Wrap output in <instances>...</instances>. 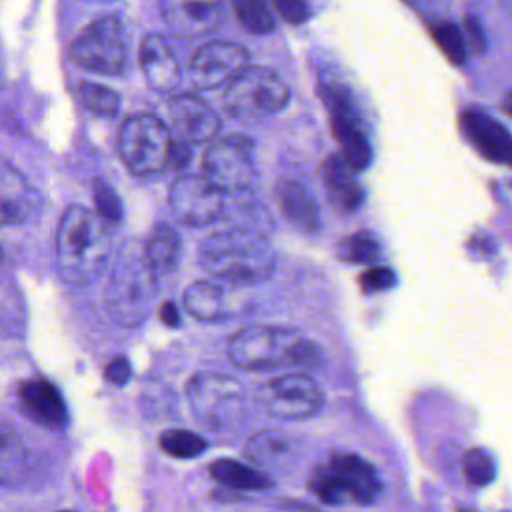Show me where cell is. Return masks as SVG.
I'll use <instances>...</instances> for the list:
<instances>
[{
	"label": "cell",
	"mask_w": 512,
	"mask_h": 512,
	"mask_svg": "<svg viewBox=\"0 0 512 512\" xmlns=\"http://www.w3.org/2000/svg\"><path fill=\"white\" fill-rule=\"evenodd\" d=\"M110 224L80 204L64 210L56 230V270L68 284L92 282L110 252Z\"/></svg>",
	"instance_id": "cell-1"
},
{
	"label": "cell",
	"mask_w": 512,
	"mask_h": 512,
	"mask_svg": "<svg viewBox=\"0 0 512 512\" xmlns=\"http://www.w3.org/2000/svg\"><path fill=\"white\" fill-rule=\"evenodd\" d=\"M200 264L212 274L240 284H258L276 270V252L260 230L230 228L214 232L198 246Z\"/></svg>",
	"instance_id": "cell-2"
},
{
	"label": "cell",
	"mask_w": 512,
	"mask_h": 512,
	"mask_svg": "<svg viewBox=\"0 0 512 512\" xmlns=\"http://www.w3.org/2000/svg\"><path fill=\"white\" fill-rule=\"evenodd\" d=\"M228 356L236 368L248 372H264L280 364L304 368L322 364L320 348L294 328L260 324L238 330L228 342Z\"/></svg>",
	"instance_id": "cell-3"
},
{
	"label": "cell",
	"mask_w": 512,
	"mask_h": 512,
	"mask_svg": "<svg viewBox=\"0 0 512 512\" xmlns=\"http://www.w3.org/2000/svg\"><path fill=\"white\" fill-rule=\"evenodd\" d=\"M156 288L144 246L128 242L118 252L104 288L106 310L122 326H138L150 314Z\"/></svg>",
	"instance_id": "cell-4"
},
{
	"label": "cell",
	"mask_w": 512,
	"mask_h": 512,
	"mask_svg": "<svg viewBox=\"0 0 512 512\" xmlns=\"http://www.w3.org/2000/svg\"><path fill=\"white\" fill-rule=\"evenodd\" d=\"M308 488L320 502L330 506L346 502L372 504L382 492L374 466L352 452L330 454L326 464L312 470Z\"/></svg>",
	"instance_id": "cell-5"
},
{
	"label": "cell",
	"mask_w": 512,
	"mask_h": 512,
	"mask_svg": "<svg viewBox=\"0 0 512 512\" xmlns=\"http://www.w3.org/2000/svg\"><path fill=\"white\" fill-rule=\"evenodd\" d=\"M176 140L170 128L154 114H134L118 132V154L136 176H156L172 168Z\"/></svg>",
	"instance_id": "cell-6"
},
{
	"label": "cell",
	"mask_w": 512,
	"mask_h": 512,
	"mask_svg": "<svg viewBox=\"0 0 512 512\" xmlns=\"http://www.w3.org/2000/svg\"><path fill=\"white\" fill-rule=\"evenodd\" d=\"M194 418L212 432H226L244 416V392L240 384L220 372H198L186 388Z\"/></svg>",
	"instance_id": "cell-7"
},
{
	"label": "cell",
	"mask_w": 512,
	"mask_h": 512,
	"mask_svg": "<svg viewBox=\"0 0 512 512\" xmlns=\"http://www.w3.org/2000/svg\"><path fill=\"white\" fill-rule=\"evenodd\" d=\"M72 62L92 74L118 76L128 64V36L118 16H102L90 22L70 46Z\"/></svg>",
	"instance_id": "cell-8"
},
{
	"label": "cell",
	"mask_w": 512,
	"mask_h": 512,
	"mask_svg": "<svg viewBox=\"0 0 512 512\" xmlns=\"http://www.w3.org/2000/svg\"><path fill=\"white\" fill-rule=\"evenodd\" d=\"M290 100L284 80L270 68L246 66L226 88L224 108L242 120H260L280 112Z\"/></svg>",
	"instance_id": "cell-9"
},
{
	"label": "cell",
	"mask_w": 512,
	"mask_h": 512,
	"mask_svg": "<svg viewBox=\"0 0 512 512\" xmlns=\"http://www.w3.org/2000/svg\"><path fill=\"white\" fill-rule=\"evenodd\" d=\"M318 90L330 112L332 134L340 144V154L356 172L366 170L372 160V148L352 92L340 82L326 80L320 82Z\"/></svg>",
	"instance_id": "cell-10"
},
{
	"label": "cell",
	"mask_w": 512,
	"mask_h": 512,
	"mask_svg": "<svg viewBox=\"0 0 512 512\" xmlns=\"http://www.w3.org/2000/svg\"><path fill=\"white\" fill-rule=\"evenodd\" d=\"M184 310L206 324H222L252 312L254 302L248 284L220 276L192 282L182 294Z\"/></svg>",
	"instance_id": "cell-11"
},
{
	"label": "cell",
	"mask_w": 512,
	"mask_h": 512,
	"mask_svg": "<svg viewBox=\"0 0 512 512\" xmlns=\"http://www.w3.org/2000/svg\"><path fill=\"white\" fill-rule=\"evenodd\" d=\"M204 176L224 192H244L256 180L250 142L242 138L212 140L202 156Z\"/></svg>",
	"instance_id": "cell-12"
},
{
	"label": "cell",
	"mask_w": 512,
	"mask_h": 512,
	"mask_svg": "<svg viewBox=\"0 0 512 512\" xmlns=\"http://www.w3.org/2000/svg\"><path fill=\"white\" fill-rule=\"evenodd\" d=\"M174 218L186 226H206L224 216V190L206 176H178L168 192Z\"/></svg>",
	"instance_id": "cell-13"
},
{
	"label": "cell",
	"mask_w": 512,
	"mask_h": 512,
	"mask_svg": "<svg viewBox=\"0 0 512 512\" xmlns=\"http://www.w3.org/2000/svg\"><path fill=\"white\" fill-rule=\"evenodd\" d=\"M324 402L320 386L302 372L280 374L262 388L264 408L286 420H304L314 416Z\"/></svg>",
	"instance_id": "cell-14"
},
{
	"label": "cell",
	"mask_w": 512,
	"mask_h": 512,
	"mask_svg": "<svg viewBox=\"0 0 512 512\" xmlns=\"http://www.w3.org/2000/svg\"><path fill=\"white\" fill-rule=\"evenodd\" d=\"M248 52L236 42H208L190 60V80L200 90H214L230 84L246 66Z\"/></svg>",
	"instance_id": "cell-15"
},
{
	"label": "cell",
	"mask_w": 512,
	"mask_h": 512,
	"mask_svg": "<svg viewBox=\"0 0 512 512\" xmlns=\"http://www.w3.org/2000/svg\"><path fill=\"white\" fill-rule=\"evenodd\" d=\"M18 406L28 420L52 432H64L70 422L68 406L54 382L42 376L20 380L16 386Z\"/></svg>",
	"instance_id": "cell-16"
},
{
	"label": "cell",
	"mask_w": 512,
	"mask_h": 512,
	"mask_svg": "<svg viewBox=\"0 0 512 512\" xmlns=\"http://www.w3.org/2000/svg\"><path fill=\"white\" fill-rule=\"evenodd\" d=\"M166 114L170 128L186 142H212L222 126L216 110L194 94H176L168 98Z\"/></svg>",
	"instance_id": "cell-17"
},
{
	"label": "cell",
	"mask_w": 512,
	"mask_h": 512,
	"mask_svg": "<svg viewBox=\"0 0 512 512\" xmlns=\"http://www.w3.org/2000/svg\"><path fill=\"white\" fill-rule=\"evenodd\" d=\"M224 0H162L166 26L184 38L210 34L222 20Z\"/></svg>",
	"instance_id": "cell-18"
},
{
	"label": "cell",
	"mask_w": 512,
	"mask_h": 512,
	"mask_svg": "<svg viewBox=\"0 0 512 512\" xmlns=\"http://www.w3.org/2000/svg\"><path fill=\"white\" fill-rule=\"evenodd\" d=\"M40 206V198L28 178L0 156V226H18L30 220Z\"/></svg>",
	"instance_id": "cell-19"
},
{
	"label": "cell",
	"mask_w": 512,
	"mask_h": 512,
	"mask_svg": "<svg viewBox=\"0 0 512 512\" xmlns=\"http://www.w3.org/2000/svg\"><path fill=\"white\" fill-rule=\"evenodd\" d=\"M460 126L470 144L492 162H510L512 158V136L486 112L466 110L460 116Z\"/></svg>",
	"instance_id": "cell-20"
},
{
	"label": "cell",
	"mask_w": 512,
	"mask_h": 512,
	"mask_svg": "<svg viewBox=\"0 0 512 512\" xmlns=\"http://www.w3.org/2000/svg\"><path fill=\"white\" fill-rule=\"evenodd\" d=\"M138 62L146 82L158 92H170L178 86L180 66L178 60L160 34H148L138 50Z\"/></svg>",
	"instance_id": "cell-21"
},
{
	"label": "cell",
	"mask_w": 512,
	"mask_h": 512,
	"mask_svg": "<svg viewBox=\"0 0 512 512\" xmlns=\"http://www.w3.org/2000/svg\"><path fill=\"white\" fill-rule=\"evenodd\" d=\"M322 182L330 202L342 212H356L364 202V190L356 180V170L342 154H330L320 166Z\"/></svg>",
	"instance_id": "cell-22"
},
{
	"label": "cell",
	"mask_w": 512,
	"mask_h": 512,
	"mask_svg": "<svg viewBox=\"0 0 512 512\" xmlns=\"http://www.w3.org/2000/svg\"><path fill=\"white\" fill-rule=\"evenodd\" d=\"M278 202L284 216L302 232H316L320 226V210L314 196L304 184L294 178H282L278 182Z\"/></svg>",
	"instance_id": "cell-23"
},
{
	"label": "cell",
	"mask_w": 512,
	"mask_h": 512,
	"mask_svg": "<svg viewBox=\"0 0 512 512\" xmlns=\"http://www.w3.org/2000/svg\"><path fill=\"white\" fill-rule=\"evenodd\" d=\"M144 254H146L152 274L160 286L170 276H174V272L178 268V260H180L178 232L170 224L158 222L152 228V232L148 234V240L144 244Z\"/></svg>",
	"instance_id": "cell-24"
},
{
	"label": "cell",
	"mask_w": 512,
	"mask_h": 512,
	"mask_svg": "<svg viewBox=\"0 0 512 512\" xmlns=\"http://www.w3.org/2000/svg\"><path fill=\"white\" fill-rule=\"evenodd\" d=\"M30 468V454L18 432L0 420V486H18Z\"/></svg>",
	"instance_id": "cell-25"
},
{
	"label": "cell",
	"mask_w": 512,
	"mask_h": 512,
	"mask_svg": "<svg viewBox=\"0 0 512 512\" xmlns=\"http://www.w3.org/2000/svg\"><path fill=\"white\" fill-rule=\"evenodd\" d=\"M208 472L216 482H220L228 488H234V490L260 492V490L274 486V480L266 472H262L250 464L230 460V458H218V460L210 462Z\"/></svg>",
	"instance_id": "cell-26"
},
{
	"label": "cell",
	"mask_w": 512,
	"mask_h": 512,
	"mask_svg": "<svg viewBox=\"0 0 512 512\" xmlns=\"http://www.w3.org/2000/svg\"><path fill=\"white\" fill-rule=\"evenodd\" d=\"M244 456L252 462L258 464L262 468H280V466H288L294 458V446L290 444L288 438L272 432V430H264L254 434L244 448Z\"/></svg>",
	"instance_id": "cell-27"
},
{
	"label": "cell",
	"mask_w": 512,
	"mask_h": 512,
	"mask_svg": "<svg viewBox=\"0 0 512 512\" xmlns=\"http://www.w3.org/2000/svg\"><path fill=\"white\" fill-rule=\"evenodd\" d=\"M428 28L430 34L434 36L438 48L444 52V56L454 62V64H462L466 60V36L464 30H460L452 20L438 16L428 20Z\"/></svg>",
	"instance_id": "cell-28"
},
{
	"label": "cell",
	"mask_w": 512,
	"mask_h": 512,
	"mask_svg": "<svg viewBox=\"0 0 512 512\" xmlns=\"http://www.w3.org/2000/svg\"><path fill=\"white\" fill-rule=\"evenodd\" d=\"M76 96L90 114L100 118H114L120 110L118 92L96 82H80L76 88Z\"/></svg>",
	"instance_id": "cell-29"
},
{
	"label": "cell",
	"mask_w": 512,
	"mask_h": 512,
	"mask_svg": "<svg viewBox=\"0 0 512 512\" xmlns=\"http://www.w3.org/2000/svg\"><path fill=\"white\" fill-rule=\"evenodd\" d=\"M158 446L164 454L178 458V460H188V458H196L200 456L208 442L206 438H202L200 434H194L190 430H182V428H172V430H164L158 436Z\"/></svg>",
	"instance_id": "cell-30"
},
{
	"label": "cell",
	"mask_w": 512,
	"mask_h": 512,
	"mask_svg": "<svg viewBox=\"0 0 512 512\" xmlns=\"http://www.w3.org/2000/svg\"><path fill=\"white\" fill-rule=\"evenodd\" d=\"M240 26L250 34H268L274 30V16L268 0H230Z\"/></svg>",
	"instance_id": "cell-31"
},
{
	"label": "cell",
	"mask_w": 512,
	"mask_h": 512,
	"mask_svg": "<svg viewBox=\"0 0 512 512\" xmlns=\"http://www.w3.org/2000/svg\"><path fill=\"white\" fill-rule=\"evenodd\" d=\"M380 256V244L372 232H356L340 244V258L352 264H370Z\"/></svg>",
	"instance_id": "cell-32"
},
{
	"label": "cell",
	"mask_w": 512,
	"mask_h": 512,
	"mask_svg": "<svg viewBox=\"0 0 512 512\" xmlns=\"http://www.w3.org/2000/svg\"><path fill=\"white\" fill-rule=\"evenodd\" d=\"M22 300L18 290L0 280V332L2 334H20L22 332Z\"/></svg>",
	"instance_id": "cell-33"
},
{
	"label": "cell",
	"mask_w": 512,
	"mask_h": 512,
	"mask_svg": "<svg viewBox=\"0 0 512 512\" xmlns=\"http://www.w3.org/2000/svg\"><path fill=\"white\" fill-rule=\"evenodd\" d=\"M462 470H464V478L470 486H486L492 482V478L496 474L492 456L482 448L466 450V454L462 458Z\"/></svg>",
	"instance_id": "cell-34"
},
{
	"label": "cell",
	"mask_w": 512,
	"mask_h": 512,
	"mask_svg": "<svg viewBox=\"0 0 512 512\" xmlns=\"http://www.w3.org/2000/svg\"><path fill=\"white\" fill-rule=\"evenodd\" d=\"M94 204H96V212L98 216L106 222V224H118L122 218V202L120 196L116 194V190L104 182L102 178H94Z\"/></svg>",
	"instance_id": "cell-35"
},
{
	"label": "cell",
	"mask_w": 512,
	"mask_h": 512,
	"mask_svg": "<svg viewBox=\"0 0 512 512\" xmlns=\"http://www.w3.org/2000/svg\"><path fill=\"white\" fill-rule=\"evenodd\" d=\"M272 2L278 14L290 24H300L310 18L312 0H272Z\"/></svg>",
	"instance_id": "cell-36"
},
{
	"label": "cell",
	"mask_w": 512,
	"mask_h": 512,
	"mask_svg": "<svg viewBox=\"0 0 512 512\" xmlns=\"http://www.w3.org/2000/svg\"><path fill=\"white\" fill-rule=\"evenodd\" d=\"M396 282V276L392 272V268H384V266H376V268H368L366 272L360 274V286L364 288V292H378V290H386Z\"/></svg>",
	"instance_id": "cell-37"
},
{
	"label": "cell",
	"mask_w": 512,
	"mask_h": 512,
	"mask_svg": "<svg viewBox=\"0 0 512 512\" xmlns=\"http://www.w3.org/2000/svg\"><path fill=\"white\" fill-rule=\"evenodd\" d=\"M132 376V366L128 362L126 356H116L112 358L106 366H104V378L112 384H118V386H124Z\"/></svg>",
	"instance_id": "cell-38"
},
{
	"label": "cell",
	"mask_w": 512,
	"mask_h": 512,
	"mask_svg": "<svg viewBox=\"0 0 512 512\" xmlns=\"http://www.w3.org/2000/svg\"><path fill=\"white\" fill-rule=\"evenodd\" d=\"M410 8H414L416 12H420L422 16H426V20L444 16V8L448 6V0H404Z\"/></svg>",
	"instance_id": "cell-39"
},
{
	"label": "cell",
	"mask_w": 512,
	"mask_h": 512,
	"mask_svg": "<svg viewBox=\"0 0 512 512\" xmlns=\"http://www.w3.org/2000/svg\"><path fill=\"white\" fill-rule=\"evenodd\" d=\"M464 36H466V44L472 46L474 52H482L484 50V36H482L480 24H476L472 18H466Z\"/></svg>",
	"instance_id": "cell-40"
},
{
	"label": "cell",
	"mask_w": 512,
	"mask_h": 512,
	"mask_svg": "<svg viewBox=\"0 0 512 512\" xmlns=\"http://www.w3.org/2000/svg\"><path fill=\"white\" fill-rule=\"evenodd\" d=\"M160 320L170 326V328H176L180 324V312L178 308L172 304V302H164L160 306Z\"/></svg>",
	"instance_id": "cell-41"
},
{
	"label": "cell",
	"mask_w": 512,
	"mask_h": 512,
	"mask_svg": "<svg viewBox=\"0 0 512 512\" xmlns=\"http://www.w3.org/2000/svg\"><path fill=\"white\" fill-rule=\"evenodd\" d=\"M502 110H504L508 116H512V90L504 96V100H502Z\"/></svg>",
	"instance_id": "cell-42"
},
{
	"label": "cell",
	"mask_w": 512,
	"mask_h": 512,
	"mask_svg": "<svg viewBox=\"0 0 512 512\" xmlns=\"http://www.w3.org/2000/svg\"><path fill=\"white\" fill-rule=\"evenodd\" d=\"M2 260H4V256H2V250H0V262H2Z\"/></svg>",
	"instance_id": "cell-43"
},
{
	"label": "cell",
	"mask_w": 512,
	"mask_h": 512,
	"mask_svg": "<svg viewBox=\"0 0 512 512\" xmlns=\"http://www.w3.org/2000/svg\"><path fill=\"white\" fill-rule=\"evenodd\" d=\"M508 164H510V166H512V158H510V162H508Z\"/></svg>",
	"instance_id": "cell-44"
}]
</instances>
